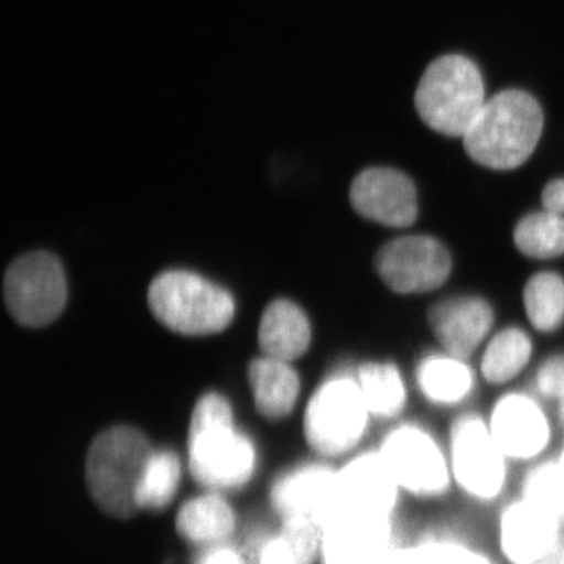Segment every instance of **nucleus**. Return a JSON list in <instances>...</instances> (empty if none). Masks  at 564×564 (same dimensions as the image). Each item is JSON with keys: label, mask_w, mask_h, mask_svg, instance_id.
Masks as SVG:
<instances>
[{"label": "nucleus", "mask_w": 564, "mask_h": 564, "mask_svg": "<svg viewBox=\"0 0 564 564\" xmlns=\"http://www.w3.org/2000/svg\"><path fill=\"white\" fill-rule=\"evenodd\" d=\"M188 463L193 478L214 491L242 488L254 474V445L234 429L231 404L220 393H206L193 410Z\"/></svg>", "instance_id": "f257e3e1"}, {"label": "nucleus", "mask_w": 564, "mask_h": 564, "mask_svg": "<svg viewBox=\"0 0 564 564\" xmlns=\"http://www.w3.org/2000/svg\"><path fill=\"white\" fill-rule=\"evenodd\" d=\"M543 111L529 93L507 90L485 102L464 148L474 162L491 170H513L533 154L541 132Z\"/></svg>", "instance_id": "f03ea898"}, {"label": "nucleus", "mask_w": 564, "mask_h": 564, "mask_svg": "<svg viewBox=\"0 0 564 564\" xmlns=\"http://www.w3.org/2000/svg\"><path fill=\"white\" fill-rule=\"evenodd\" d=\"M152 452L147 436L131 426L96 437L88 452L87 485L102 511L118 519L137 514V492Z\"/></svg>", "instance_id": "7ed1b4c3"}, {"label": "nucleus", "mask_w": 564, "mask_h": 564, "mask_svg": "<svg viewBox=\"0 0 564 564\" xmlns=\"http://www.w3.org/2000/svg\"><path fill=\"white\" fill-rule=\"evenodd\" d=\"M486 102L480 69L464 55H444L423 73L415 109L423 122L445 137H463Z\"/></svg>", "instance_id": "20e7f679"}, {"label": "nucleus", "mask_w": 564, "mask_h": 564, "mask_svg": "<svg viewBox=\"0 0 564 564\" xmlns=\"http://www.w3.org/2000/svg\"><path fill=\"white\" fill-rule=\"evenodd\" d=\"M148 303L163 326L184 336L220 333L236 314L231 293L181 270L159 274L148 292Z\"/></svg>", "instance_id": "39448f33"}, {"label": "nucleus", "mask_w": 564, "mask_h": 564, "mask_svg": "<svg viewBox=\"0 0 564 564\" xmlns=\"http://www.w3.org/2000/svg\"><path fill=\"white\" fill-rule=\"evenodd\" d=\"M508 462L481 419L466 415L454 423L448 463L454 486L467 499L478 505L499 502L508 485Z\"/></svg>", "instance_id": "423d86ee"}, {"label": "nucleus", "mask_w": 564, "mask_h": 564, "mask_svg": "<svg viewBox=\"0 0 564 564\" xmlns=\"http://www.w3.org/2000/svg\"><path fill=\"white\" fill-rule=\"evenodd\" d=\"M403 496L440 500L454 486L451 463L432 434L414 425L392 430L378 448Z\"/></svg>", "instance_id": "0eeeda50"}, {"label": "nucleus", "mask_w": 564, "mask_h": 564, "mask_svg": "<svg viewBox=\"0 0 564 564\" xmlns=\"http://www.w3.org/2000/svg\"><path fill=\"white\" fill-rule=\"evenodd\" d=\"M369 408L361 388L348 378H334L314 393L304 415V434L318 454H347L362 440Z\"/></svg>", "instance_id": "6e6552de"}, {"label": "nucleus", "mask_w": 564, "mask_h": 564, "mask_svg": "<svg viewBox=\"0 0 564 564\" xmlns=\"http://www.w3.org/2000/svg\"><path fill=\"white\" fill-rule=\"evenodd\" d=\"M66 295L65 273L50 252L21 256L3 278V299L11 317L29 328L54 322L65 307Z\"/></svg>", "instance_id": "1a4fd4ad"}, {"label": "nucleus", "mask_w": 564, "mask_h": 564, "mask_svg": "<svg viewBox=\"0 0 564 564\" xmlns=\"http://www.w3.org/2000/svg\"><path fill=\"white\" fill-rule=\"evenodd\" d=\"M400 544L397 519L339 511L322 529V564H391Z\"/></svg>", "instance_id": "9d476101"}, {"label": "nucleus", "mask_w": 564, "mask_h": 564, "mask_svg": "<svg viewBox=\"0 0 564 564\" xmlns=\"http://www.w3.org/2000/svg\"><path fill=\"white\" fill-rule=\"evenodd\" d=\"M375 269L397 293H425L443 285L452 270L447 248L433 237H402L386 243Z\"/></svg>", "instance_id": "9b49d317"}, {"label": "nucleus", "mask_w": 564, "mask_h": 564, "mask_svg": "<svg viewBox=\"0 0 564 564\" xmlns=\"http://www.w3.org/2000/svg\"><path fill=\"white\" fill-rule=\"evenodd\" d=\"M564 525L516 497L497 516L496 540L507 564H541L563 547Z\"/></svg>", "instance_id": "f8f14e48"}, {"label": "nucleus", "mask_w": 564, "mask_h": 564, "mask_svg": "<svg viewBox=\"0 0 564 564\" xmlns=\"http://www.w3.org/2000/svg\"><path fill=\"white\" fill-rule=\"evenodd\" d=\"M403 492L380 452H367L339 470V511L397 519Z\"/></svg>", "instance_id": "ddd939ff"}, {"label": "nucleus", "mask_w": 564, "mask_h": 564, "mask_svg": "<svg viewBox=\"0 0 564 564\" xmlns=\"http://www.w3.org/2000/svg\"><path fill=\"white\" fill-rule=\"evenodd\" d=\"M272 503L282 521L304 519L323 529L339 513V473L318 464L299 467L273 486Z\"/></svg>", "instance_id": "4468645a"}, {"label": "nucleus", "mask_w": 564, "mask_h": 564, "mask_svg": "<svg viewBox=\"0 0 564 564\" xmlns=\"http://www.w3.org/2000/svg\"><path fill=\"white\" fill-rule=\"evenodd\" d=\"M352 207L367 220L404 228L417 218V193L410 177L392 169H369L350 188Z\"/></svg>", "instance_id": "2eb2a0df"}, {"label": "nucleus", "mask_w": 564, "mask_h": 564, "mask_svg": "<svg viewBox=\"0 0 564 564\" xmlns=\"http://www.w3.org/2000/svg\"><path fill=\"white\" fill-rule=\"evenodd\" d=\"M489 430L508 459L533 462L551 441L541 408L524 395H508L494 408Z\"/></svg>", "instance_id": "dca6fc26"}, {"label": "nucleus", "mask_w": 564, "mask_h": 564, "mask_svg": "<svg viewBox=\"0 0 564 564\" xmlns=\"http://www.w3.org/2000/svg\"><path fill=\"white\" fill-rule=\"evenodd\" d=\"M491 306L477 296H458L436 304L430 311V325L444 350L456 359H466L491 329Z\"/></svg>", "instance_id": "f3484780"}, {"label": "nucleus", "mask_w": 564, "mask_h": 564, "mask_svg": "<svg viewBox=\"0 0 564 564\" xmlns=\"http://www.w3.org/2000/svg\"><path fill=\"white\" fill-rule=\"evenodd\" d=\"M311 325L306 314L288 300L270 303L259 325V347L263 356L291 362L310 348Z\"/></svg>", "instance_id": "a211bd4d"}, {"label": "nucleus", "mask_w": 564, "mask_h": 564, "mask_svg": "<svg viewBox=\"0 0 564 564\" xmlns=\"http://www.w3.org/2000/svg\"><path fill=\"white\" fill-rule=\"evenodd\" d=\"M248 378L256 408L263 417L278 421L292 413L299 399L300 380L289 362L269 356L254 359L248 369Z\"/></svg>", "instance_id": "6ab92c4d"}, {"label": "nucleus", "mask_w": 564, "mask_h": 564, "mask_svg": "<svg viewBox=\"0 0 564 564\" xmlns=\"http://www.w3.org/2000/svg\"><path fill=\"white\" fill-rule=\"evenodd\" d=\"M177 533L192 543H220L236 529L232 508L218 494H206L182 505L176 519Z\"/></svg>", "instance_id": "aec40b11"}, {"label": "nucleus", "mask_w": 564, "mask_h": 564, "mask_svg": "<svg viewBox=\"0 0 564 564\" xmlns=\"http://www.w3.org/2000/svg\"><path fill=\"white\" fill-rule=\"evenodd\" d=\"M391 564H497L484 549L454 534H425L399 545Z\"/></svg>", "instance_id": "412c9836"}, {"label": "nucleus", "mask_w": 564, "mask_h": 564, "mask_svg": "<svg viewBox=\"0 0 564 564\" xmlns=\"http://www.w3.org/2000/svg\"><path fill=\"white\" fill-rule=\"evenodd\" d=\"M321 544V527L304 519H288L281 532L263 543L259 564H314Z\"/></svg>", "instance_id": "4be33fe9"}, {"label": "nucleus", "mask_w": 564, "mask_h": 564, "mask_svg": "<svg viewBox=\"0 0 564 564\" xmlns=\"http://www.w3.org/2000/svg\"><path fill=\"white\" fill-rule=\"evenodd\" d=\"M423 393L436 403H458L473 389V375L462 359L434 356L422 362L417 372Z\"/></svg>", "instance_id": "5701e85b"}, {"label": "nucleus", "mask_w": 564, "mask_h": 564, "mask_svg": "<svg viewBox=\"0 0 564 564\" xmlns=\"http://www.w3.org/2000/svg\"><path fill=\"white\" fill-rule=\"evenodd\" d=\"M358 384L370 414L395 417L402 413L406 393L399 370L391 364H367L359 370Z\"/></svg>", "instance_id": "b1692460"}, {"label": "nucleus", "mask_w": 564, "mask_h": 564, "mask_svg": "<svg viewBox=\"0 0 564 564\" xmlns=\"http://www.w3.org/2000/svg\"><path fill=\"white\" fill-rule=\"evenodd\" d=\"M514 243L525 256L552 259L564 254V215L536 212L527 215L514 229Z\"/></svg>", "instance_id": "393cba45"}, {"label": "nucleus", "mask_w": 564, "mask_h": 564, "mask_svg": "<svg viewBox=\"0 0 564 564\" xmlns=\"http://www.w3.org/2000/svg\"><path fill=\"white\" fill-rule=\"evenodd\" d=\"M181 481V462L172 451L152 452L144 470L137 505L140 510H163L173 502Z\"/></svg>", "instance_id": "a878e982"}, {"label": "nucleus", "mask_w": 564, "mask_h": 564, "mask_svg": "<svg viewBox=\"0 0 564 564\" xmlns=\"http://www.w3.org/2000/svg\"><path fill=\"white\" fill-rule=\"evenodd\" d=\"M532 355L529 336L518 328H508L497 334L481 362V370L489 383L502 384L524 369Z\"/></svg>", "instance_id": "bb28decb"}, {"label": "nucleus", "mask_w": 564, "mask_h": 564, "mask_svg": "<svg viewBox=\"0 0 564 564\" xmlns=\"http://www.w3.org/2000/svg\"><path fill=\"white\" fill-rule=\"evenodd\" d=\"M519 497L564 525V469L558 459L530 467Z\"/></svg>", "instance_id": "cd10ccee"}, {"label": "nucleus", "mask_w": 564, "mask_h": 564, "mask_svg": "<svg viewBox=\"0 0 564 564\" xmlns=\"http://www.w3.org/2000/svg\"><path fill=\"white\" fill-rule=\"evenodd\" d=\"M524 304L534 328L555 332L564 321V281L555 273L534 274L525 285Z\"/></svg>", "instance_id": "c85d7f7f"}, {"label": "nucleus", "mask_w": 564, "mask_h": 564, "mask_svg": "<svg viewBox=\"0 0 564 564\" xmlns=\"http://www.w3.org/2000/svg\"><path fill=\"white\" fill-rule=\"evenodd\" d=\"M538 388L547 397H562L564 393V358H554L541 367L538 373Z\"/></svg>", "instance_id": "c756f323"}, {"label": "nucleus", "mask_w": 564, "mask_h": 564, "mask_svg": "<svg viewBox=\"0 0 564 564\" xmlns=\"http://www.w3.org/2000/svg\"><path fill=\"white\" fill-rule=\"evenodd\" d=\"M543 204L545 210L564 215V180H555L545 185Z\"/></svg>", "instance_id": "7c9ffc66"}, {"label": "nucleus", "mask_w": 564, "mask_h": 564, "mask_svg": "<svg viewBox=\"0 0 564 564\" xmlns=\"http://www.w3.org/2000/svg\"><path fill=\"white\" fill-rule=\"evenodd\" d=\"M196 564H245V562L242 555L232 547L218 545L207 551Z\"/></svg>", "instance_id": "2f4dec72"}, {"label": "nucleus", "mask_w": 564, "mask_h": 564, "mask_svg": "<svg viewBox=\"0 0 564 564\" xmlns=\"http://www.w3.org/2000/svg\"><path fill=\"white\" fill-rule=\"evenodd\" d=\"M541 564H564V545L555 555H552L551 558L545 560V562Z\"/></svg>", "instance_id": "473e14b6"}, {"label": "nucleus", "mask_w": 564, "mask_h": 564, "mask_svg": "<svg viewBox=\"0 0 564 564\" xmlns=\"http://www.w3.org/2000/svg\"><path fill=\"white\" fill-rule=\"evenodd\" d=\"M560 400H562V402H560V419H562L564 425V393L560 397Z\"/></svg>", "instance_id": "72a5a7b5"}, {"label": "nucleus", "mask_w": 564, "mask_h": 564, "mask_svg": "<svg viewBox=\"0 0 564 564\" xmlns=\"http://www.w3.org/2000/svg\"><path fill=\"white\" fill-rule=\"evenodd\" d=\"M558 462H560V464H562L563 469H564V448H563V452H562V456H560V458H558Z\"/></svg>", "instance_id": "f704fd0d"}]
</instances>
